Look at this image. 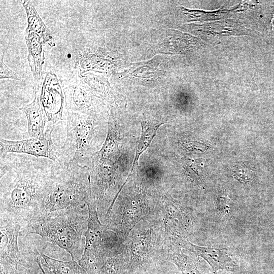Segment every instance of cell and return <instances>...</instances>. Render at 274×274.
<instances>
[{"label": "cell", "instance_id": "1", "mask_svg": "<svg viewBox=\"0 0 274 274\" xmlns=\"http://www.w3.org/2000/svg\"><path fill=\"white\" fill-rule=\"evenodd\" d=\"M0 164V216L18 221L23 228L40 215L61 163L9 153L1 157Z\"/></svg>", "mask_w": 274, "mask_h": 274}, {"label": "cell", "instance_id": "2", "mask_svg": "<svg viewBox=\"0 0 274 274\" xmlns=\"http://www.w3.org/2000/svg\"><path fill=\"white\" fill-rule=\"evenodd\" d=\"M87 205L71 210L41 215L21 228L20 234L37 235L42 251H65L72 260L78 262L84 251L88 227Z\"/></svg>", "mask_w": 274, "mask_h": 274}, {"label": "cell", "instance_id": "3", "mask_svg": "<svg viewBox=\"0 0 274 274\" xmlns=\"http://www.w3.org/2000/svg\"><path fill=\"white\" fill-rule=\"evenodd\" d=\"M170 237L156 213L139 222L129 233L124 244L129 262L124 274H145L168 260Z\"/></svg>", "mask_w": 274, "mask_h": 274}, {"label": "cell", "instance_id": "4", "mask_svg": "<svg viewBox=\"0 0 274 274\" xmlns=\"http://www.w3.org/2000/svg\"><path fill=\"white\" fill-rule=\"evenodd\" d=\"M66 136L59 154L60 162L88 167L101 143L105 124L94 114L65 112Z\"/></svg>", "mask_w": 274, "mask_h": 274}, {"label": "cell", "instance_id": "5", "mask_svg": "<svg viewBox=\"0 0 274 274\" xmlns=\"http://www.w3.org/2000/svg\"><path fill=\"white\" fill-rule=\"evenodd\" d=\"M60 163L40 216L86 206L91 197L88 167Z\"/></svg>", "mask_w": 274, "mask_h": 274}, {"label": "cell", "instance_id": "6", "mask_svg": "<svg viewBox=\"0 0 274 274\" xmlns=\"http://www.w3.org/2000/svg\"><path fill=\"white\" fill-rule=\"evenodd\" d=\"M144 189L135 186L126 194L120 192L104 223L122 241L139 222L158 212L161 195H148Z\"/></svg>", "mask_w": 274, "mask_h": 274}, {"label": "cell", "instance_id": "7", "mask_svg": "<svg viewBox=\"0 0 274 274\" xmlns=\"http://www.w3.org/2000/svg\"><path fill=\"white\" fill-rule=\"evenodd\" d=\"M87 205L88 219L85 243L83 255L78 262L87 274H96L123 242L100 221L92 196Z\"/></svg>", "mask_w": 274, "mask_h": 274}, {"label": "cell", "instance_id": "8", "mask_svg": "<svg viewBox=\"0 0 274 274\" xmlns=\"http://www.w3.org/2000/svg\"><path fill=\"white\" fill-rule=\"evenodd\" d=\"M53 129L54 125H49L42 135L21 141H10L1 138L0 157L9 153H17L60 162L58 153L52 139Z\"/></svg>", "mask_w": 274, "mask_h": 274}, {"label": "cell", "instance_id": "9", "mask_svg": "<svg viewBox=\"0 0 274 274\" xmlns=\"http://www.w3.org/2000/svg\"><path fill=\"white\" fill-rule=\"evenodd\" d=\"M169 237L186 238L193 232V221L188 210L170 195L161 196L158 212Z\"/></svg>", "mask_w": 274, "mask_h": 274}, {"label": "cell", "instance_id": "10", "mask_svg": "<svg viewBox=\"0 0 274 274\" xmlns=\"http://www.w3.org/2000/svg\"><path fill=\"white\" fill-rule=\"evenodd\" d=\"M39 98L48 121L55 124L62 120L65 105L64 90L53 72H49L45 75L40 88Z\"/></svg>", "mask_w": 274, "mask_h": 274}, {"label": "cell", "instance_id": "11", "mask_svg": "<svg viewBox=\"0 0 274 274\" xmlns=\"http://www.w3.org/2000/svg\"><path fill=\"white\" fill-rule=\"evenodd\" d=\"M170 238L173 244L204 259L215 272L219 270L235 272L238 269L235 261L224 249L197 246L182 237H170Z\"/></svg>", "mask_w": 274, "mask_h": 274}, {"label": "cell", "instance_id": "12", "mask_svg": "<svg viewBox=\"0 0 274 274\" xmlns=\"http://www.w3.org/2000/svg\"><path fill=\"white\" fill-rule=\"evenodd\" d=\"M80 75L77 71L63 89L66 111L94 114L92 92Z\"/></svg>", "mask_w": 274, "mask_h": 274}, {"label": "cell", "instance_id": "13", "mask_svg": "<svg viewBox=\"0 0 274 274\" xmlns=\"http://www.w3.org/2000/svg\"><path fill=\"white\" fill-rule=\"evenodd\" d=\"M22 228L17 221L0 216V262L18 264L22 256L19 247V236Z\"/></svg>", "mask_w": 274, "mask_h": 274}, {"label": "cell", "instance_id": "14", "mask_svg": "<svg viewBox=\"0 0 274 274\" xmlns=\"http://www.w3.org/2000/svg\"><path fill=\"white\" fill-rule=\"evenodd\" d=\"M25 41L28 49V64L34 79L33 89L38 90L44 79L42 68L45 43L40 36L32 32H25Z\"/></svg>", "mask_w": 274, "mask_h": 274}, {"label": "cell", "instance_id": "15", "mask_svg": "<svg viewBox=\"0 0 274 274\" xmlns=\"http://www.w3.org/2000/svg\"><path fill=\"white\" fill-rule=\"evenodd\" d=\"M39 90L33 89V99L20 109L25 114L27 121L28 133L30 138L38 137L44 133L46 123L48 121L41 104Z\"/></svg>", "mask_w": 274, "mask_h": 274}, {"label": "cell", "instance_id": "16", "mask_svg": "<svg viewBox=\"0 0 274 274\" xmlns=\"http://www.w3.org/2000/svg\"><path fill=\"white\" fill-rule=\"evenodd\" d=\"M40 263L46 274H87L77 261L61 260L46 255L39 251Z\"/></svg>", "mask_w": 274, "mask_h": 274}, {"label": "cell", "instance_id": "17", "mask_svg": "<svg viewBox=\"0 0 274 274\" xmlns=\"http://www.w3.org/2000/svg\"><path fill=\"white\" fill-rule=\"evenodd\" d=\"M22 5L27 17V27L25 31L34 32L40 36L45 44L52 47L55 46L54 40L51 32L43 21L33 5L30 2L25 1L22 3Z\"/></svg>", "mask_w": 274, "mask_h": 274}, {"label": "cell", "instance_id": "18", "mask_svg": "<svg viewBox=\"0 0 274 274\" xmlns=\"http://www.w3.org/2000/svg\"><path fill=\"white\" fill-rule=\"evenodd\" d=\"M168 260L172 262L182 274H203L199 269L198 262L193 256L184 253L182 248L171 243Z\"/></svg>", "mask_w": 274, "mask_h": 274}, {"label": "cell", "instance_id": "19", "mask_svg": "<svg viewBox=\"0 0 274 274\" xmlns=\"http://www.w3.org/2000/svg\"><path fill=\"white\" fill-rule=\"evenodd\" d=\"M161 124L162 123H142L141 135L138 145L133 162L126 180H128L133 173L135 165L138 164V160L140 155L149 146L158 128Z\"/></svg>", "mask_w": 274, "mask_h": 274}, {"label": "cell", "instance_id": "20", "mask_svg": "<svg viewBox=\"0 0 274 274\" xmlns=\"http://www.w3.org/2000/svg\"><path fill=\"white\" fill-rule=\"evenodd\" d=\"M21 261L18 264L16 274H43L35 252L26 249L21 250Z\"/></svg>", "mask_w": 274, "mask_h": 274}, {"label": "cell", "instance_id": "21", "mask_svg": "<svg viewBox=\"0 0 274 274\" xmlns=\"http://www.w3.org/2000/svg\"><path fill=\"white\" fill-rule=\"evenodd\" d=\"M233 176L239 182L247 183L252 181V171L248 166L238 165L233 169Z\"/></svg>", "mask_w": 274, "mask_h": 274}, {"label": "cell", "instance_id": "22", "mask_svg": "<svg viewBox=\"0 0 274 274\" xmlns=\"http://www.w3.org/2000/svg\"><path fill=\"white\" fill-rule=\"evenodd\" d=\"M3 55L1 54L0 59V79H12L21 80V77L19 74L9 68L4 62Z\"/></svg>", "mask_w": 274, "mask_h": 274}, {"label": "cell", "instance_id": "23", "mask_svg": "<svg viewBox=\"0 0 274 274\" xmlns=\"http://www.w3.org/2000/svg\"><path fill=\"white\" fill-rule=\"evenodd\" d=\"M231 202L230 199L226 196L219 197L217 200L218 211L223 215H227L231 210Z\"/></svg>", "mask_w": 274, "mask_h": 274}, {"label": "cell", "instance_id": "24", "mask_svg": "<svg viewBox=\"0 0 274 274\" xmlns=\"http://www.w3.org/2000/svg\"><path fill=\"white\" fill-rule=\"evenodd\" d=\"M171 267L172 262L168 260L163 261L158 266L161 274H177Z\"/></svg>", "mask_w": 274, "mask_h": 274}, {"label": "cell", "instance_id": "25", "mask_svg": "<svg viewBox=\"0 0 274 274\" xmlns=\"http://www.w3.org/2000/svg\"><path fill=\"white\" fill-rule=\"evenodd\" d=\"M37 261H38V263H39L40 266L41 267V269H42V272H43V274H46V273L45 272V271H44L43 269L42 268V266H41V264H40V261H39V258H38V259H37Z\"/></svg>", "mask_w": 274, "mask_h": 274}]
</instances>
